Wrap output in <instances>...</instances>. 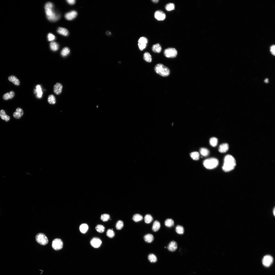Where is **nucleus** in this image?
<instances>
[{
	"label": "nucleus",
	"instance_id": "c85d7f7f",
	"mask_svg": "<svg viewBox=\"0 0 275 275\" xmlns=\"http://www.w3.org/2000/svg\"><path fill=\"white\" fill-rule=\"evenodd\" d=\"M218 140L216 137H213L210 138L209 141L210 144L212 146L215 147L217 145Z\"/></svg>",
	"mask_w": 275,
	"mask_h": 275
},
{
	"label": "nucleus",
	"instance_id": "f257e3e1",
	"mask_svg": "<svg viewBox=\"0 0 275 275\" xmlns=\"http://www.w3.org/2000/svg\"><path fill=\"white\" fill-rule=\"evenodd\" d=\"M236 161L234 157L230 155H228L225 157L223 169L226 172L233 170L236 165Z\"/></svg>",
	"mask_w": 275,
	"mask_h": 275
},
{
	"label": "nucleus",
	"instance_id": "a211bd4d",
	"mask_svg": "<svg viewBox=\"0 0 275 275\" xmlns=\"http://www.w3.org/2000/svg\"><path fill=\"white\" fill-rule=\"evenodd\" d=\"M152 50L155 53H160L162 50V46L159 44H154L152 46Z\"/></svg>",
	"mask_w": 275,
	"mask_h": 275
},
{
	"label": "nucleus",
	"instance_id": "0eeeda50",
	"mask_svg": "<svg viewBox=\"0 0 275 275\" xmlns=\"http://www.w3.org/2000/svg\"><path fill=\"white\" fill-rule=\"evenodd\" d=\"M63 243L62 241L58 238L54 239L52 242V247L56 250H61L63 247Z\"/></svg>",
	"mask_w": 275,
	"mask_h": 275
},
{
	"label": "nucleus",
	"instance_id": "5701e85b",
	"mask_svg": "<svg viewBox=\"0 0 275 275\" xmlns=\"http://www.w3.org/2000/svg\"><path fill=\"white\" fill-rule=\"evenodd\" d=\"M0 116L2 119L5 120L6 122L9 121L10 119L9 116L7 115L5 111L3 110H1L0 111Z\"/></svg>",
	"mask_w": 275,
	"mask_h": 275
},
{
	"label": "nucleus",
	"instance_id": "c9c22d12",
	"mask_svg": "<svg viewBox=\"0 0 275 275\" xmlns=\"http://www.w3.org/2000/svg\"><path fill=\"white\" fill-rule=\"evenodd\" d=\"M110 217L109 215L107 214H104L101 215L100 217L101 220L103 222H107L110 219Z\"/></svg>",
	"mask_w": 275,
	"mask_h": 275
},
{
	"label": "nucleus",
	"instance_id": "49530a36",
	"mask_svg": "<svg viewBox=\"0 0 275 275\" xmlns=\"http://www.w3.org/2000/svg\"><path fill=\"white\" fill-rule=\"evenodd\" d=\"M152 1L153 2L155 3H158L159 1L158 0H152Z\"/></svg>",
	"mask_w": 275,
	"mask_h": 275
},
{
	"label": "nucleus",
	"instance_id": "37998d69",
	"mask_svg": "<svg viewBox=\"0 0 275 275\" xmlns=\"http://www.w3.org/2000/svg\"><path fill=\"white\" fill-rule=\"evenodd\" d=\"M48 38L49 41H52L55 39V37L53 34L50 33L48 34Z\"/></svg>",
	"mask_w": 275,
	"mask_h": 275
},
{
	"label": "nucleus",
	"instance_id": "b1692460",
	"mask_svg": "<svg viewBox=\"0 0 275 275\" xmlns=\"http://www.w3.org/2000/svg\"><path fill=\"white\" fill-rule=\"evenodd\" d=\"M161 224L160 222L158 221H154L152 227V229L153 231L156 232L158 231L160 228Z\"/></svg>",
	"mask_w": 275,
	"mask_h": 275
},
{
	"label": "nucleus",
	"instance_id": "39448f33",
	"mask_svg": "<svg viewBox=\"0 0 275 275\" xmlns=\"http://www.w3.org/2000/svg\"><path fill=\"white\" fill-rule=\"evenodd\" d=\"M36 239L37 242L42 245H45L48 244V240L46 235L44 234L39 233L37 234Z\"/></svg>",
	"mask_w": 275,
	"mask_h": 275
},
{
	"label": "nucleus",
	"instance_id": "393cba45",
	"mask_svg": "<svg viewBox=\"0 0 275 275\" xmlns=\"http://www.w3.org/2000/svg\"><path fill=\"white\" fill-rule=\"evenodd\" d=\"M48 101L50 104H55L56 102V100L55 96L53 94L49 95L48 98Z\"/></svg>",
	"mask_w": 275,
	"mask_h": 275
},
{
	"label": "nucleus",
	"instance_id": "09e8293b",
	"mask_svg": "<svg viewBox=\"0 0 275 275\" xmlns=\"http://www.w3.org/2000/svg\"><path fill=\"white\" fill-rule=\"evenodd\" d=\"M106 34H108V35H110V34H111V32H109V31H107V32H106Z\"/></svg>",
	"mask_w": 275,
	"mask_h": 275
},
{
	"label": "nucleus",
	"instance_id": "423d86ee",
	"mask_svg": "<svg viewBox=\"0 0 275 275\" xmlns=\"http://www.w3.org/2000/svg\"><path fill=\"white\" fill-rule=\"evenodd\" d=\"M164 54L165 56L168 58H174L176 57L177 51L175 49L169 48L165 50Z\"/></svg>",
	"mask_w": 275,
	"mask_h": 275
},
{
	"label": "nucleus",
	"instance_id": "1a4fd4ad",
	"mask_svg": "<svg viewBox=\"0 0 275 275\" xmlns=\"http://www.w3.org/2000/svg\"><path fill=\"white\" fill-rule=\"evenodd\" d=\"M273 262V257L269 255L264 256L262 260L263 264L266 267H269L272 263Z\"/></svg>",
	"mask_w": 275,
	"mask_h": 275
},
{
	"label": "nucleus",
	"instance_id": "a19ab883",
	"mask_svg": "<svg viewBox=\"0 0 275 275\" xmlns=\"http://www.w3.org/2000/svg\"><path fill=\"white\" fill-rule=\"evenodd\" d=\"M124 226L123 222L121 220L118 221L116 225V228L118 230H121L123 228Z\"/></svg>",
	"mask_w": 275,
	"mask_h": 275
},
{
	"label": "nucleus",
	"instance_id": "a878e982",
	"mask_svg": "<svg viewBox=\"0 0 275 275\" xmlns=\"http://www.w3.org/2000/svg\"><path fill=\"white\" fill-rule=\"evenodd\" d=\"M144 59L147 62H151L152 61L151 55L148 52H145L143 55Z\"/></svg>",
	"mask_w": 275,
	"mask_h": 275
},
{
	"label": "nucleus",
	"instance_id": "f8f14e48",
	"mask_svg": "<svg viewBox=\"0 0 275 275\" xmlns=\"http://www.w3.org/2000/svg\"><path fill=\"white\" fill-rule=\"evenodd\" d=\"M62 88L63 86L62 84L59 83H57L54 86V92L56 95H59L62 93Z\"/></svg>",
	"mask_w": 275,
	"mask_h": 275
},
{
	"label": "nucleus",
	"instance_id": "6e6552de",
	"mask_svg": "<svg viewBox=\"0 0 275 275\" xmlns=\"http://www.w3.org/2000/svg\"><path fill=\"white\" fill-rule=\"evenodd\" d=\"M148 42L147 38L145 37H141L138 41V45L139 50L142 51L145 49L147 46Z\"/></svg>",
	"mask_w": 275,
	"mask_h": 275
},
{
	"label": "nucleus",
	"instance_id": "2eb2a0df",
	"mask_svg": "<svg viewBox=\"0 0 275 275\" xmlns=\"http://www.w3.org/2000/svg\"><path fill=\"white\" fill-rule=\"evenodd\" d=\"M229 146L227 143L223 144H221L219 148V151L221 153H225L228 150Z\"/></svg>",
	"mask_w": 275,
	"mask_h": 275
},
{
	"label": "nucleus",
	"instance_id": "72a5a7b5",
	"mask_svg": "<svg viewBox=\"0 0 275 275\" xmlns=\"http://www.w3.org/2000/svg\"><path fill=\"white\" fill-rule=\"evenodd\" d=\"M190 156L193 160L196 161L199 159L200 154L198 152H192L190 154Z\"/></svg>",
	"mask_w": 275,
	"mask_h": 275
},
{
	"label": "nucleus",
	"instance_id": "e433bc0d",
	"mask_svg": "<svg viewBox=\"0 0 275 275\" xmlns=\"http://www.w3.org/2000/svg\"><path fill=\"white\" fill-rule=\"evenodd\" d=\"M153 218L151 215L147 214L144 217V221L147 224L151 223L153 220Z\"/></svg>",
	"mask_w": 275,
	"mask_h": 275
},
{
	"label": "nucleus",
	"instance_id": "2f4dec72",
	"mask_svg": "<svg viewBox=\"0 0 275 275\" xmlns=\"http://www.w3.org/2000/svg\"><path fill=\"white\" fill-rule=\"evenodd\" d=\"M175 5L173 3L167 4L165 6V9L167 11H170L175 9Z\"/></svg>",
	"mask_w": 275,
	"mask_h": 275
},
{
	"label": "nucleus",
	"instance_id": "9b49d317",
	"mask_svg": "<svg viewBox=\"0 0 275 275\" xmlns=\"http://www.w3.org/2000/svg\"><path fill=\"white\" fill-rule=\"evenodd\" d=\"M102 242L101 239L97 238H94L92 239L90 242L91 245L94 248L100 247L102 244Z\"/></svg>",
	"mask_w": 275,
	"mask_h": 275
},
{
	"label": "nucleus",
	"instance_id": "bb28decb",
	"mask_svg": "<svg viewBox=\"0 0 275 275\" xmlns=\"http://www.w3.org/2000/svg\"><path fill=\"white\" fill-rule=\"evenodd\" d=\"M70 49L67 47H65L61 51V54L62 56L65 57L69 55L70 54Z\"/></svg>",
	"mask_w": 275,
	"mask_h": 275
},
{
	"label": "nucleus",
	"instance_id": "4468645a",
	"mask_svg": "<svg viewBox=\"0 0 275 275\" xmlns=\"http://www.w3.org/2000/svg\"><path fill=\"white\" fill-rule=\"evenodd\" d=\"M177 247L178 245L177 243L173 241L169 244L168 247V249L170 251L174 252L177 250Z\"/></svg>",
	"mask_w": 275,
	"mask_h": 275
},
{
	"label": "nucleus",
	"instance_id": "4be33fe9",
	"mask_svg": "<svg viewBox=\"0 0 275 275\" xmlns=\"http://www.w3.org/2000/svg\"><path fill=\"white\" fill-rule=\"evenodd\" d=\"M144 238L145 242L148 243L152 242L154 239V237L153 235L152 234H149L146 235L144 236Z\"/></svg>",
	"mask_w": 275,
	"mask_h": 275
},
{
	"label": "nucleus",
	"instance_id": "4c0bfd02",
	"mask_svg": "<svg viewBox=\"0 0 275 275\" xmlns=\"http://www.w3.org/2000/svg\"><path fill=\"white\" fill-rule=\"evenodd\" d=\"M174 224V220L171 219H167L165 222V225L167 227H170Z\"/></svg>",
	"mask_w": 275,
	"mask_h": 275
},
{
	"label": "nucleus",
	"instance_id": "ddd939ff",
	"mask_svg": "<svg viewBox=\"0 0 275 275\" xmlns=\"http://www.w3.org/2000/svg\"><path fill=\"white\" fill-rule=\"evenodd\" d=\"M78 13L75 11H72L66 13L64 16L65 19L67 20H71L76 18Z\"/></svg>",
	"mask_w": 275,
	"mask_h": 275
},
{
	"label": "nucleus",
	"instance_id": "473e14b6",
	"mask_svg": "<svg viewBox=\"0 0 275 275\" xmlns=\"http://www.w3.org/2000/svg\"><path fill=\"white\" fill-rule=\"evenodd\" d=\"M95 229L98 232L101 233H104L105 231V227L102 225H98L96 226Z\"/></svg>",
	"mask_w": 275,
	"mask_h": 275
},
{
	"label": "nucleus",
	"instance_id": "ea45409f",
	"mask_svg": "<svg viewBox=\"0 0 275 275\" xmlns=\"http://www.w3.org/2000/svg\"><path fill=\"white\" fill-rule=\"evenodd\" d=\"M106 235L110 238H112L115 236V233L114 231L112 229H109L107 230L106 232Z\"/></svg>",
	"mask_w": 275,
	"mask_h": 275
},
{
	"label": "nucleus",
	"instance_id": "79ce46f5",
	"mask_svg": "<svg viewBox=\"0 0 275 275\" xmlns=\"http://www.w3.org/2000/svg\"><path fill=\"white\" fill-rule=\"evenodd\" d=\"M37 89L38 96V98H40L42 96L43 93L40 86L39 85H37Z\"/></svg>",
	"mask_w": 275,
	"mask_h": 275
},
{
	"label": "nucleus",
	"instance_id": "8fccbe9b",
	"mask_svg": "<svg viewBox=\"0 0 275 275\" xmlns=\"http://www.w3.org/2000/svg\"><path fill=\"white\" fill-rule=\"evenodd\" d=\"M275 208H274V209L273 211L274 214V216L275 215Z\"/></svg>",
	"mask_w": 275,
	"mask_h": 275
},
{
	"label": "nucleus",
	"instance_id": "de8ad7c7",
	"mask_svg": "<svg viewBox=\"0 0 275 275\" xmlns=\"http://www.w3.org/2000/svg\"><path fill=\"white\" fill-rule=\"evenodd\" d=\"M265 81V83H268L269 82V80H268V79H266L265 80V81Z\"/></svg>",
	"mask_w": 275,
	"mask_h": 275
},
{
	"label": "nucleus",
	"instance_id": "a18cd8bd",
	"mask_svg": "<svg viewBox=\"0 0 275 275\" xmlns=\"http://www.w3.org/2000/svg\"><path fill=\"white\" fill-rule=\"evenodd\" d=\"M67 2L71 5H74L75 4L76 1L75 0H67Z\"/></svg>",
	"mask_w": 275,
	"mask_h": 275
},
{
	"label": "nucleus",
	"instance_id": "f3484780",
	"mask_svg": "<svg viewBox=\"0 0 275 275\" xmlns=\"http://www.w3.org/2000/svg\"><path fill=\"white\" fill-rule=\"evenodd\" d=\"M15 95V93L14 92L12 91L9 93H7L4 94L3 98L4 100H8L13 98Z\"/></svg>",
	"mask_w": 275,
	"mask_h": 275
},
{
	"label": "nucleus",
	"instance_id": "58836bf2",
	"mask_svg": "<svg viewBox=\"0 0 275 275\" xmlns=\"http://www.w3.org/2000/svg\"><path fill=\"white\" fill-rule=\"evenodd\" d=\"M175 230L177 233L180 234H183L184 232V228L181 225L177 226L176 227Z\"/></svg>",
	"mask_w": 275,
	"mask_h": 275
},
{
	"label": "nucleus",
	"instance_id": "9d476101",
	"mask_svg": "<svg viewBox=\"0 0 275 275\" xmlns=\"http://www.w3.org/2000/svg\"><path fill=\"white\" fill-rule=\"evenodd\" d=\"M155 18L158 21H163L166 18V15L164 12L162 11L157 10L156 11L154 14Z\"/></svg>",
	"mask_w": 275,
	"mask_h": 275
},
{
	"label": "nucleus",
	"instance_id": "412c9836",
	"mask_svg": "<svg viewBox=\"0 0 275 275\" xmlns=\"http://www.w3.org/2000/svg\"><path fill=\"white\" fill-rule=\"evenodd\" d=\"M88 229V226L87 224L86 223H83L81 224L80 226V230L81 233L85 234Z\"/></svg>",
	"mask_w": 275,
	"mask_h": 275
},
{
	"label": "nucleus",
	"instance_id": "7ed1b4c3",
	"mask_svg": "<svg viewBox=\"0 0 275 275\" xmlns=\"http://www.w3.org/2000/svg\"><path fill=\"white\" fill-rule=\"evenodd\" d=\"M154 70L156 73L163 77L168 76L170 74L169 69L161 63L157 64L154 68Z\"/></svg>",
	"mask_w": 275,
	"mask_h": 275
},
{
	"label": "nucleus",
	"instance_id": "dca6fc26",
	"mask_svg": "<svg viewBox=\"0 0 275 275\" xmlns=\"http://www.w3.org/2000/svg\"><path fill=\"white\" fill-rule=\"evenodd\" d=\"M24 114V112L22 109L18 108L16 111L13 114L14 117L16 119H19Z\"/></svg>",
	"mask_w": 275,
	"mask_h": 275
},
{
	"label": "nucleus",
	"instance_id": "6ab92c4d",
	"mask_svg": "<svg viewBox=\"0 0 275 275\" xmlns=\"http://www.w3.org/2000/svg\"><path fill=\"white\" fill-rule=\"evenodd\" d=\"M8 80L15 85L19 86L20 85L19 80L15 76L11 75L8 78Z\"/></svg>",
	"mask_w": 275,
	"mask_h": 275
},
{
	"label": "nucleus",
	"instance_id": "7c9ffc66",
	"mask_svg": "<svg viewBox=\"0 0 275 275\" xmlns=\"http://www.w3.org/2000/svg\"><path fill=\"white\" fill-rule=\"evenodd\" d=\"M200 152L201 155L205 157L207 156L209 153V150L205 148H202L200 150Z\"/></svg>",
	"mask_w": 275,
	"mask_h": 275
},
{
	"label": "nucleus",
	"instance_id": "aec40b11",
	"mask_svg": "<svg viewBox=\"0 0 275 275\" xmlns=\"http://www.w3.org/2000/svg\"><path fill=\"white\" fill-rule=\"evenodd\" d=\"M57 32L59 34L64 36H67L69 34L68 30L65 28L62 27H59L57 30Z\"/></svg>",
	"mask_w": 275,
	"mask_h": 275
},
{
	"label": "nucleus",
	"instance_id": "f03ea898",
	"mask_svg": "<svg viewBox=\"0 0 275 275\" xmlns=\"http://www.w3.org/2000/svg\"><path fill=\"white\" fill-rule=\"evenodd\" d=\"M53 5L51 3H47L45 6V13L47 19L50 21H55L59 18V16L56 15L53 10Z\"/></svg>",
	"mask_w": 275,
	"mask_h": 275
},
{
	"label": "nucleus",
	"instance_id": "20e7f679",
	"mask_svg": "<svg viewBox=\"0 0 275 275\" xmlns=\"http://www.w3.org/2000/svg\"><path fill=\"white\" fill-rule=\"evenodd\" d=\"M219 163V161L217 159L212 158L205 160L203 164L206 169H211L216 168L218 165Z\"/></svg>",
	"mask_w": 275,
	"mask_h": 275
},
{
	"label": "nucleus",
	"instance_id": "c03bdc74",
	"mask_svg": "<svg viewBox=\"0 0 275 275\" xmlns=\"http://www.w3.org/2000/svg\"><path fill=\"white\" fill-rule=\"evenodd\" d=\"M275 46L272 45L271 46L270 48V51L272 54L274 55H275Z\"/></svg>",
	"mask_w": 275,
	"mask_h": 275
},
{
	"label": "nucleus",
	"instance_id": "cd10ccee",
	"mask_svg": "<svg viewBox=\"0 0 275 275\" xmlns=\"http://www.w3.org/2000/svg\"><path fill=\"white\" fill-rule=\"evenodd\" d=\"M50 47L51 50L55 51L58 49L59 45L57 43L53 41L50 43Z\"/></svg>",
	"mask_w": 275,
	"mask_h": 275
},
{
	"label": "nucleus",
	"instance_id": "c756f323",
	"mask_svg": "<svg viewBox=\"0 0 275 275\" xmlns=\"http://www.w3.org/2000/svg\"><path fill=\"white\" fill-rule=\"evenodd\" d=\"M132 219L135 222H137L142 220L143 217L141 215L137 214L133 216Z\"/></svg>",
	"mask_w": 275,
	"mask_h": 275
},
{
	"label": "nucleus",
	"instance_id": "f704fd0d",
	"mask_svg": "<svg viewBox=\"0 0 275 275\" xmlns=\"http://www.w3.org/2000/svg\"><path fill=\"white\" fill-rule=\"evenodd\" d=\"M148 259L151 263H155L157 261L156 256L153 254H151L149 255Z\"/></svg>",
	"mask_w": 275,
	"mask_h": 275
}]
</instances>
